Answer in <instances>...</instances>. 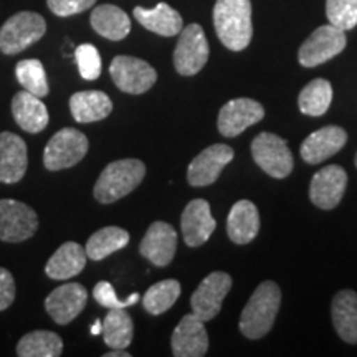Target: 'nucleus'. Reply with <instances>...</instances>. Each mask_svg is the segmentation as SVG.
<instances>
[{
	"instance_id": "f257e3e1",
	"label": "nucleus",
	"mask_w": 357,
	"mask_h": 357,
	"mask_svg": "<svg viewBox=\"0 0 357 357\" xmlns=\"http://www.w3.org/2000/svg\"><path fill=\"white\" fill-rule=\"evenodd\" d=\"M213 26L220 42L231 52H242L252 42V2L250 0H217Z\"/></svg>"
},
{
	"instance_id": "f03ea898",
	"label": "nucleus",
	"mask_w": 357,
	"mask_h": 357,
	"mask_svg": "<svg viewBox=\"0 0 357 357\" xmlns=\"http://www.w3.org/2000/svg\"><path fill=\"white\" fill-rule=\"evenodd\" d=\"M281 305V291L275 281H263L252 294L240 316V331L248 339L266 336L273 328Z\"/></svg>"
},
{
	"instance_id": "7ed1b4c3",
	"label": "nucleus",
	"mask_w": 357,
	"mask_h": 357,
	"mask_svg": "<svg viewBox=\"0 0 357 357\" xmlns=\"http://www.w3.org/2000/svg\"><path fill=\"white\" fill-rule=\"evenodd\" d=\"M146 177V166L139 159H119L102 169L95 184V199L100 204H113L126 197Z\"/></svg>"
},
{
	"instance_id": "20e7f679",
	"label": "nucleus",
	"mask_w": 357,
	"mask_h": 357,
	"mask_svg": "<svg viewBox=\"0 0 357 357\" xmlns=\"http://www.w3.org/2000/svg\"><path fill=\"white\" fill-rule=\"evenodd\" d=\"M45 32H47V22L40 13H15L0 29V52L3 55H17L37 43Z\"/></svg>"
},
{
	"instance_id": "39448f33",
	"label": "nucleus",
	"mask_w": 357,
	"mask_h": 357,
	"mask_svg": "<svg viewBox=\"0 0 357 357\" xmlns=\"http://www.w3.org/2000/svg\"><path fill=\"white\" fill-rule=\"evenodd\" d=\"M88 137L75 128H63L48 141L43 151V166L48 171H63L77 166L88 153Z\"/></svg>"
},
{
	"instance_id": "423d86ee",
	"label": "nucleus",
	"mask_w": 357,
	"mask_h": 357,
	"mask_svg": "<svg viewBox=\"0 0 357 357\" xmlns=\"http://www.w3.org/2000/svg\"><path fill=\"white\" fill-rule=\"evenodd\" d=\"M37 230L38 215L30 205L13 199H0V242H25Z\"/></svg>"
},
{
	"instance_id": "0eeeda50",
	"label": "nucleus",
	"mask_w": 357,
	"mask_h": 357,
	"mask_svg": "<svg viewBox=\"0 0 357 357\" xmlns=\"http://www.w3.org/2000/svg\"><path fill=\"white\" fill-rule=\"evenodd\" d=\"M346 32L334 25H321L312 32L298 52V60L305 68H314L331 58L337 56L346 48Z\"/></svg>"
},
{
	"instance_id": "6e6552de",
	"label": "nucleus",
	"mask_w": 357,
	"mask_h": 357,
	"mask_svg": "<svg viewBox=\"0 0 357 357\" xmlns=\"http://www.w3.org/2000/svg\"><path fill=\"white\" fill-rule=\"evenodd\" d=\"M252 155L268 176L288 177L293 171V154L288 142L273 132H260L252 142Z\"/></svg>"
},
{
	"instance_id": "1a4fd4ad",
	"label": "nucleus",
	"mask_w": 357,
	"mask_h": 357,
	"mask_svg": "<svg viewBox=\"0 0 357 357\" xmlns=\"http://www.w3.org/2000/svg\"><path fill=\"white\" fill-rule=\"evenodd\" d=\"M211 48L202 26L190 24L181 30L176 52H174V66L177 73L184 77H194L207 63Z\"/></svg>"
},
{
	"instance_id": "9d476101",
	"label": "nucleus",
	"mask_w": 357,
	"mask_h": 357,
	"mask_svg": "<svg viewBox=\"0 0 357 357\" xmlns=\"http://www.w3.org/2000/svg\"><path fill=\"white\" fill-rule=\"evenodd\" d=\"M109 75L116 86L129 95H142L158 82V71L136 56L119 55L109 65Z\"/></svg>"
},
{
	"instance_id": "9b49d317",
	"label": "nucleus",
	"mask_w": 357,
	"mask_h": 357,
	"mask_svg": "<svg viewBox=\"0 0 357 357\" xmlns=\"http://www.w3.org/2000/svg\"><path fill=\"white\" fill-rule=\"evenodd\" d=\"M230 288V275L223 273V271H213L199 284V288L192 294V312L199 319H202L204 323L213 319L220 312L222 303L227 298V294H229Z\"/></svg>"
},
{
	"instance_id": "f8f14e48",
	"label": "nucleus",
	"mask_w": 357,
	"mask_h": 357,
	"mask_svg": "<svg viewBox=\"0 0 357 357\" xmlns=\"http://www.w3.org/2000/svg\"><path fill=\"white\" fill-rule=\"evenodd\" d=\"M347 187V174L337 164L326 166L312 176L310 199L316 207L333 211L341 204Z\"/></svg>"
},
{
	"instance_id": "ddd939ff",
	"label": "nucleus",
	"mask_w": 357,
	"mask_h": 357,
	"mask_svg": "<svg viewBox=\"0 0 357 357\" xmlns=\"http://www.w3.org/2000/svg\"><path fill=\"white\" fill-rule=\"evenodd\" d=\"M265 118V108L250 98H236L227 102L218 113V131L225 137H236L245 129Z\"/></svg>"
},
{
	"instance_id": "4468645a",
	"label": "nucleus",
	"mask_w": 357,
	"mask_h": 357,
	"mask_svg": "<svg viewBox=\"0 0 357 357\" xmlns=\"http://www.w3.org/2000/svg\"><path fill=\"white\" fill-rule=\"evenodd\" d=\"M234 149L227 144H213L195 155L187 169V181L192 187L211 185L217 181L220 172L234 159Z\"/></svg>"
},
{
	"instance_id": "2eb2a0df",
	"label": "nucleus",
	"mask_w": 357,
	"mask_h": 357,
	"mask_svg": "<svg viewBox=\"0 0 357 357\" xmlns=\"http://www.w3.org/2000/svg\"><path fill=\"white\" fill-rule=\"evenodd\" d=\"M88 303V291L79 283H66L53 289L45 300V310L56 324L65 326L77 319Z\"/></svg>"
},
{
	"instance_id": "dca6fc26",
	"label": "nucleus",
	"mask_w": 357,
	"mask_h": 357,
	"mask_svg": "<svg viewBox=\"0 0 357 357\" xmlns=\"http://www.w3.org/2000/svg\"><path fill=\"white\" fill-rule=\"evenodd\" d=\"M217 222L212 217L207 200L195 199L185 205L181 217V230L187 247H200L215 231Z\"/></svg>"
},
{
	"instance_id": "f3484780",
	"label": "nucleus",
	"mask_w": 357,
	"mask_h": 357,
	"mask_svg": "<svg viewBox=\"0 0 357 357\" xmlns=\"http://www.w3.org/2000/svg\"><path fill=\"white\" fill-rule=\"evenodd\" d=\"M171 346L176 357H202L207 354L208 334L204 321L194 312L185 314L174 329Z\"/></svg>"
},
{
	"instance_id": "a211bd4d",
	"label": "nucleus",
	"mask_w": 357,
	"mask_h": 357,
	"mask_svg": "<svg viewBox=\"0 0 357 357\" xmlns=\"http://www.w3.org/2000/svg\"><path fill=\"white\" fill-rule=\"evenodd\" d=\"M177 250V231L167 222H154L141 240L139 252L154 266H167Z\"/></svg>"
},
{
	"instance_id": "6ab92c4d",
	"label": "nucleus",
	"mask_w": 357,
	"mask_h": 357,
	"mask_svg": "<svg viewBox=\"0 0 357 357\" xmlns=\"http://www.w3.org/2000/svg\"><path fill=\"white\" fill-rule=\"evenodd\" d=\"M29 149L25 141L17 134L0 132V182L17 184L26 174Z\"/></svg>"
},
{
	"instance_id": "aec40b11",
	"label": "nucleus",
	"mask_w": 357,
	"mask_h": 357,
	"mask_svg": "<svg viewBox=\"0 0 357 357\" xmlns=\"http://www.w3.org/2000/svg\"><path fill=\"white\" fill-rule=\"evenodd\" d=\"M347 142V132L339 126H324L314 131L303 141L300 154L305 162L321 164L337 154Z\"/></svg>"
},
{
	"instance_id": "412c9836",
	"label": "nucleus",
	"mask_w": 357,
	"mask_h": 357,
	"mask_svg": "<svg viewBox=\"0 0 357 357\" xmlns=\"http://www.w3.org/2000/svg\"><path fill=\"white\" fill-rule=\"evenodd\" d=\"M12 114L15 123L30 134L42 132L50 121L48 109L42 98L35 96L25 89L15 93V96H13Z\"/></svg>"
},
{
	"instance_id": "4be33fe9",
	"label": "nucleus",
	"mask_w": 357,
	"mask_h": 357,
	"mask_svg": "<svg viewBox=\"0 0 357 357\" xmlns=\"http://www.w3.org/2000/svg\"><path fill=\"white\" fill-rule=\"evenodd\" d=\"M260 230V213L250 200H238L227 218L229 238L236 245H247L257 238Z\"/></svg>"
},
{
	"instance_id": "5701e85b",
	"label": "nucleus",
	"mask_w": 357,
	"mask_h": 357,
	"mask_svg": "<svg viewBox=\"0 0 357 357\" xmlns=\"http://www.w3.org/2000/svg\"><path fill=\"white\" fill-rule=\"evenodd\" d=\"M86 252L82 245L77 242H66L48 260L45 273L52 280H70L82 273L86 266Z\"/></svg>"
},
{
	"instance_id": "b1692460",
	"label": "nucleus",
	"mask_w": 357,
	"mask_h": 357,
	"mask_svg": "<svg viewBox=\"0 0 357 357\" xmlns=\"http://www.w3.org/2000/svg\"><path fill=\"white\" fill-rule=\"evenodd\" d=\"M70 111L77 123L88 124L108 118L113 111V101L102 91L89 89L78 91L70 98Z\"/></svg>"
},
{
	"instance_id": "393cba45",
	"label": "nucleus",
	"mask_w": 357,
	"mask_h": 357,
	"mask_svg": "<svg viewBox=\"0 0 357 357\" xmlns=\"http://www.w3.org/2000/svg\"><path fill=\"white\" fill-rule=\"evenodd\" d=\"M333 324L339 337L347 344H357V293L342 289L333 298Z\"/></svg>"
},
{
	"instance_id": "a878e982",
	"label": "nucleus",
	"mask_w": 357,
	"mask_h": 357,
	"mask_svg": "<svg viewBox=\"0 0 357 357\" xmlns=\"http://www.w3.org/2000/svg\"><path fill=\"white\" fill-rule=\"evenodd\" d=\"M132 13L144 29L158 35H162V37H174V35L181 33V30L184 29L181 13L174 10L166 2L158 3L154 8L134 7Z\"/></svg>"
},
{
	"instance_id": "bb28decb",
	"label": "nucleus",
	"mask_w": 357,
	"mask_h": 357,
	"mask_svg": "<svg viewBox=\"0 0 357 357\" xmlns=\"http://www.w3.org/2000/svg\"><path fill=\"white\" fill-rule=\"evenodd\" d=\"M89 22L98 35L111 40V42L124 40L131 32V20H129L128 13L119 7L109 6V3L93 8Z\"/></svg>"
},
{
	"instance_id": "cd10ccee",
	"label": "nucleus",
	"mask_w": 357,
	"mask_h": 357,
	"mask_svg": "<svg viewBox=\"0 0 357 357\" xmlns=\"http://www.w3.org/2000/svg\"><path fill=\"white\" fill-rule=\"evenodd\" d=\"M128 243L129 234L126 230L119 229V227H105L89 236L84 252L89 260L101 261L118 250H123Z\"/></svg>"
},
{
	"instance_id": "c85d7f7f",
	"label": "nucleus",
	"mask_w": 357,
	"mask_h": 357,
	"mask_svg": "<svg viewBox=\"0 0 357 357\" xmlns=\"http://www.w3.org/2000/svg\"><path fill=\"white\" fill-rule=\"evenodd\" d=\"M102 339L111 349H126L132 342V318L124 310H109L102 321Z\"/></svg>"
},
{
	"instance_id": "c756f323",
	"label": "nucleus",
	"mask_w": 357,
	"mask_h": 357,
	"mask_svg": "<svg viewBox=\"0 0 357 357\" xmlns=\"http://www.w3.org/2000/svg\"><path fill=\"white\" fill-rule=\"evenodd\" d=\"M63 352V341L56 333L32 331L25 334L17 344L20 357H58Z\"/></svg>"
},
{
	"instance_id": "7c9ffc66",
	"label": "nucleus",
	"mask_w": 357,
	"mask_h": 357,
	"mask_svg": "<svg viewBox=\"0 0 357 357\" xmlns=\"http://www.w3.org/2000/svg\"><path fill=\"white\" fill-rule=\"evenodd\" d=\"M333 101V86L328 79L316 78L301 89L298 106L307 116H323Z\"/></svg>"
},
{
	"instance_id": "2f4dec72",
	"label": "nucleus",
	"mask_w": 357,
	"mask_h": 357,
	"mask_svg": "<svg viewBox=\"0 0 357 357\" xmlns=\"http://www.w3.org/2000/svg\"><path fill=\"white\" fill-rule=\"evenodd\" d=\"M181 296V283L177 280H162L147 289L142 298V306L149 314H162L176 305Z\"/></svg>"
},
{
	"instance_id": "473e14b6",
	"label": "nucleus",
	"mask_w": 357,
	"mask_h": 357,
	"mask_svg": "<svg viewBox=\"0 0 357 357\" xmlns=\"http://www.w3.org/2000/svg\"><path fill=\"white\" fill-rule=\"evenodd\" d=\"M15 77L20 86H24L25 91L32 93L35 96L45 98L50 93L47 73H45L42 61L37 58L19 61L15 66Z\"/></svg>"
},
{
	"instance_id": "72a5a7b5",
	"label": "nucleus",
	"mask_w": 357,
	"mask_h": 357,
	"mask_svg": "<svg viewBox=\"0 0 357 357\" xmlns=\"http://www.w3.org/2000/svg\"><path fill=\"white\" fill-rule=\"evenodd\" d=\"M326 15L337 29L352 30L357 25V0H326Z\"/></svg>"
},
{
	"instance_id": "f704fd0d",
	"label": "nucleus",
	"mask_w": 357,
	"mask_h": 357,
	"mask_svg": "<svg viewBox=\"0 0 357 357\" xmlns=\"http://www.w3.org/2000/svg\"><path fill=\"white\" fill-rule=\"evenodd\" d=\"M75 58H77V65L83 79L86 82H95L101 75V56L96 47L91 43L79 45L75 52Z\"/></svg>"
},
{
	"instance_id": "c9c22d12",
	"label": "nucleus",
	"mask_w": 357,
	"mask_h": 357,
	"mask_svg": "<svg viewBox=\"0 0 357 357\" xmlns=\"http://www.w3.org/2000/svg\"><path fill=\"white\" fill-rule=\"evenodd\" d=\"M93 296L102 307H108V310H126L128 306L136 305L141 298L139 293H132L126 300H119L113 284L108 281H100L93 289Z\"/></svg>"
},
{
	"instance_id": "e433bc0d",
	"label": "nucleus",
	"mask_w": 357,
	"mask_h": 357,
	"mask_svg": "<svg viewBox=\"0 0 357 357\" xmlns=\"http://www.w3.org/2000/svg\"><path fill=\"white\" fill-rule=\"evenodd\" d=\"M47 3L56 17H71L91 8L96 0H47Z\"/></svg>"
},
{
	"instance_id": "4c0bfd02",
	"label": "nucleus",
	"mask_w": 357,
	"mask_h": 357,
	"mask_svg": "<svg viewBox=\"0 0 357 357\" xmlns=\"http://www.w3.org/2000/svg\"><path fill=\"white\" fill-rule=\"evenodd\" d=\"M15 300V281L6 268L0 266V311H6Z\"/></svg>"
},
{
	"instance_id": "58836bf2",
	"label": "nucleus",
	"mask_w": 357,
	"mask_h": 357,
	"mask_svg": "<svg viewBox=\"0 0 357 357\" xmlns=\"http://www.w3.org/2000/svg\"><path fill=\"white\" fill-rule=\"evenodd\" d=\"M105 357H131V354H129V352H126L124 349H114L111 352H106Z\"/></svg>"
},
{
	"instance_id": "ea45409f",
	"label": "nucleus",
	"mask_w": 357,
	"mask_h": 357,
	"mask_svg": "<svg viewBox=\"0 0 357 357\" xmlns=\"http://www.w3.org/2000/svg\"><path fill=\"white\" fill-rule=\"evenodd\" d=\"M101 331H102V323L100 319H96V323L91 326V334L93 336H98V334H101Z\"/></svg>"
},
{
	"instance_id": "a19ab883",
	"label": "nucleus",
	"mask_w": 357,
	"mask_h": 357,
	"mask_svg": "<svg viewBox=\"0 0 357 357\" xmlns=\"http://www.w3.org/2000/svg\"><path fill=\"white\" fill-rule=\"evenodd\" d=\"M354 160H356V167H357V153H356V159Z\"/></svg>"
}]
</instances>
